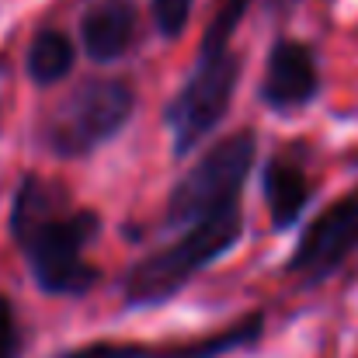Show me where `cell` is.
Wrapping results in <instances>:
<instances>
[{
  "label": "cell",
  "instance_id": "1",
  "mask_svg": "<svg viewBox=\"0 0 358 358\" xmlns=\"http://www.w3.org/2000/svg\"><path fill=\"white\" fill-rule=\"evenodd\" d=\"M98 209L73 206L66 185L24 174L14 188L7 234L21 250L31 282L45 296H87L101 282V268L87 261V247L101 237Z\"/></svg>",
  "mask_w": 358,
  "mask_h": 358
},
{
  "label": "cell",
  "instance_id": "2",
  "mask_svg": "<svg viewBox=\"0 0 358 358\" xmlns=\"http://www.w3.org/2000/svg\"><path fill=\"white\" fill-rule=\"evenodd\" d=\"M243 240V209L216 213L181 234L160 243L157 250L143 254L122 275V303L125 310H153L178 299L202 271L223 261Z\"/></svg>",
  "mask_w": 358,
  "mask_h": 358
},
{
  "label": "cell",
  "instance_id": "3",
  "mask_svg": "<svg viewBox=\"0 0 358 358\" xmlns=\"http://www.w3.org/2000/svg\"><path fill=\"white\" fill-rule=\"evenodd\" d=\"M139 91L125 77H87L63 94L35 125V139L59 160L94 157L119 139L136 115Z\"/></svg>",
  "mask_w": 358,
  "mask_h": 358
},
{
  "label": "cell",
  "instance_id": "4",
  "mask_svg": "<svg viewBox=\"0 0 358 358\" xmlns=\"http://www.w3.org/2000/svg\"><path fill=\"white\" fill-rule=\"evenodd\" d=\"M257 164V129L240 125L234 132L220 136L216 143L202 146V153L188 164L185 174L167 192L160 227L164 230H188L216 213L237 209L240 195Z\"/></svg>",
  "mask_w": 358,
  "mask_h": 358
},
{
  "label": "cell",
  "instance_id": "5",
  "mask_svg": "<svg viewBox=\"0 0 358 358\" xmlns=\"http://www.w3.org/2000/svg\"><path fill=\"white\" fill-rule=\"evenodd\" d=\"M240 70L243 63L230 42L202 35L192 70L185 73V80L160 112L164 129L171 132V153L178 160L202 150L209 136L230 115L240 87Z\"/></svg>",
  "mask_w": 358,
  "mask_h": 358
},
{
  "label": "cell",
  "instance_id": "6",
  "mask_svg": "<svg viewBox=\"0 0 358 358\" xmlns=\"http://www.w3.org/2000/svg\"><path fill=\"white\" fill-rule=\"evenodd\" d=\"M358 254V188H348L331 206H324L292 243L285 257V275L299 289H320Z\"/></svg>",
  "mask_w": 358,
  "mask_h": 358
},
{
  "label": "cell",
  "instance_id": "7",
  "mask_svg": "<svg viewBox=\"0 0 358 358\" xmlns=\"http://www.w3.org/2000/svg\"><path fill=\"white\" fill-rule=\"evenodd\" d=\"M264 334V313L250 310L237 317L234 324L199 334V338H185V341H160V345H146V341H87L77 348H63L52 358H227L234 352L254 348Z\"/></svg>",
  "mask_w": 358,
  "mask_h": 358
},
{
  "label": "cell",
  "instance_id": "8",
  "mask_svg": "<svg viewBox=\"0 0 358 358\" xmlns=\"http://www.w3.org/2000/svg\"><path fill=\"white\" fill-rule=\"evenodd\" d=\"M320 87H324V77H320L317 49L303 38L278 35L264 56V70L257 80V101L271 115L285 119V115L310 108L320 98Z\"/></svg>",
  "mask_w": 358,
  "mask_h": 358
},
{
  "label": "cell",
  "instance_id": "9",
  "mask_svg": "<svg viewBox=\"0 0 358 358\" xmlns=\"http://www.w3.org/2000/svg\"><path fill=\"white\" fill-rule=\"evenodd\" d=\"M80 52L98 63L112 66L122 63L139 38V10L136 0H91L77 21Z\"/></svg>",
  "mask_w": 358,
  "mask_h": 358
},
{
  "label": "cell",
  "instance_id": "10",
  "mask_svg": "<svg viewBox=\"0 0 358 358\" xmlns=\"http://www.w3.org/2000/svg\"><path fill=\"white\" fill-rule=\"evenodd\" d=\"M313 192L317 185L296 153L282 150L261 164V202L275 234H289L299 227V220L313 202Z\"/></svg>",
  "mask_w": 358,
  "mask_h": 358
},
{
  "label": "cell",
  "instance_id": "11",
  "mask_svg": "<svg viewBox=\"0 0 358 358\" xmlns=\"http://www.w3.org/2000/svg\"><path fill=\"white\" fill-rule=\"evenodd\" d=\"M77 70V42L63 28H38L24 45V73L35 87L49 91Z\"/></svg>",
  "mask_w": 358,
  "mask_h": 358
},
{
  "label": "cell",
  "instance_id": "12",
  "mask_svg": "<svg viewBox=\"0 0 358 358\" xmlns=\"http://www.w3.org/2000/svg\"><path fill=\"white\" fill-rule=\"evenodd\" d=\"M195 3H199V0H150L153 28H157L167 42H178L181 31L188 28V17H192Z\"/></svg>",
  "mask_w": 358,
  "mask_h": 358
},
{
  "label": "cell",
  "instance_id": "13",
  "mask_svg": "<svg viewBox=\"0 0 358 358\" xmlns=\"http://www.w3.org/2000/svg\"><path fill=\"white\" fill-rule=\"evenodd\" d=\"M24 355V334L14 303L0 292V358H21Z\"/></svg>",
  "mask_w": 358,
  "mask_h": 358
},
{
  "label": "cell",
  "instance_id": "14",
  "mask_svg": "<svg viewBox=\"0 0 358 358\" xmlns=\"http://www.w3.org/2000/svg\"><path fill=\"white\" fill-rule=\"evenodd\" d=\"M264 3H268V14H278V17H282V14H289L299 0H264Z\"/></svg>",
  "mask_w": 358,
  "mask_h": 358
}]
</instances>
